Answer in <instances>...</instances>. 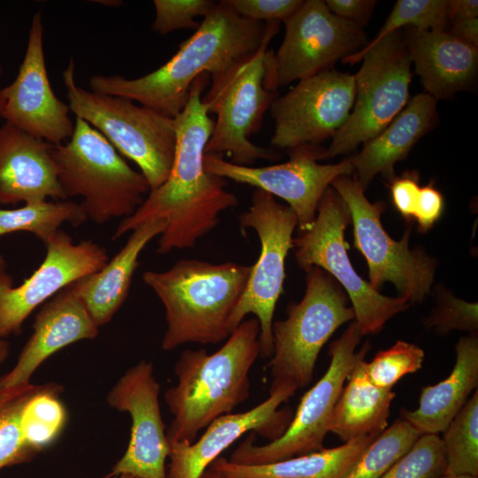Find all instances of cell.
Here are the masks:
<instances>
[{"label":"cell","mask_w":478,"mask_h":478,"mask_svg":"<svg viewBox=\"0 0 478 478\" xmlns=\"http://www.w3.org/2000/svg\"><path fill=\"white\" fill-rule=\"evenodd\" d=\"M280 22L273 21L261 46L226 71L211 76V86L202 96L209 114L216 115L204 154L228 158L230 162L253 166L258 159H275L271 150L258 146L249 138L262 125L278 93L265 86L268 46L278 33Z\"/></svg>","instance_id":"52a82bcc"},{"label":"cell","mask_w":478,"mask_h":478,"mask_svg":"<svg viewBox=\"0 0 478 478\" xmlns=\"http://www.w3.org/2000/svg\"><path fill=\"white\" fill-rule=\"evenodd\" d=\"M363 60L354 74L356 94L351 112L320 155L329 159L354 150L382 132L405 107L412 81V60L404 34H389L374 46L343 59L353 65Z\"/></svg>","instance_id":"9c48e42d"},{"label":"cell","mask_w":478,"mask_h":478,"mask_svg":"<svg viewBox=\"0 0 478 478\" xmlns=\"http://www.w3.org/2000/svg\"><path fill=\"white\" fill-rule=\"evenodd\" d=\"M10 352V343L5 339L0 336V364L3 363L8 357Z\"/></svg>","instance_id":"f6af8a7d"},{"label":"cell","mask_w":478,"mask_h":478,"mask_svg":"<svg viewBox=\"0 0 478 478\" xmlns=\"http://www.w3.org/2000/svg\"><path fill=\"white\" fill-rule=\"evenodd\" d=\"M239 15L258 22L284 21L303 4L302 0H224Z\"/></svg>","instance_id":"f35d334b"},{"label":"cell","mask_w":478,"mask_h":478,"mask_svg":"<svg viewBox=\"0 0 478 478\" xmlns=\"http://www.w3.org/2000/svg\"><path fill=\"white\" fill-rule=\"evenodd\" d=\"M405 41L427 94L436 100L447 99L474 85L478 48L457 39L448 30L409 27Z\"/></svg>","instance_id":"603a6c76"},{"label":"cell","mask_w":478,"mask_h":478,"mask_svg":"<svg viewBox=\"0 0 478 478\" xmlns=\"http://www.w3.org/2000/svg\"><path fill=\"white\" fill-rule=\"evenodd\" d=\"M436 305L424 319V325L434 328L439 335L452 330L468 331L474 334L478 329L477 303L466 302L456 297L448 290L437 288Z\"/></svg>","instance_id":"8d00e7d4"},{"label":"cell","mask_w":478,"mask_h":478,"mask_svg":"<svg viewBox=\"0 0 478 478\" xmlns=\"http://www.w3.org/2000/svg\"><path fill=\"white\" fill-rule=\"evenodd\" d=\"M443 211L444 198L434 182L420 187L412 218L417 222L419 230L425 233L431 229Z\"/></svg>","instance_id":"60d3db41"},{"label":"cell","mask_w":478,"mask_h":478,"mask_svg":"<svg viewBox=\"0 0 478 478\" xmlns=\"http://www.w3.org/2000/svg\"><path fill=\"white\" fill-rule=\"evenodd\" d=\"M87 220L81 204L71 200L28 203L16 209H0V236L28 232L45 244L64 223L77 227Z\"/></svg>","instance_id":"f1b7e54d"},{"label":"cell","mask_w":478,"mask_h":478,"mask_svg":"<svg viewBox=\"0 0 478 478\" xmlns=\"http://www.w3.org/2000/svg\"><path fill=\"white\" fill-rule=\"evenodd\" d=\"M283 22L280 48L266 55L265 86L273 92L332 69L337 60L365 47L366 41L363 27L335 16L321 0L304 1Z\"/></svg>","instance_id":"5bb4252c"},{"label":"cell","mask_w":478,"mask_h":478,"mask_svg":"<svg viewBox=\"0 0 478 478\" xmlns=\"http://www.w3.org/2000/svg\"><path fill=\"white\" fill-rule=\"evenodd\" d=\"M294 394L289 389L270 393L268 398L249 411L215 419L192 443H169L166 478H201L221 452L249 431L271 441L277 439L291 420L290 412L279 407Z\"/></svg>","instance_id":"ffe728a7"},{"label":"cell","mask_w":478,"mask_h":478,"mask_svg":"<svg viewBox=\"0 0 478 478\" xmlns=\"http://www.w3.org/2000/svg\"><path fill=\"white\" fill-rule=\"evenodd\" d=\"M355 94L354 75L334 69L299 81L269 109L272 145L289 150L333 137L349 118Z\"/></svg>","instance_id":"2e32d148"},{"label":"cell","mask_w":478,"mask_h":478,"mask_svg":"<svg viewBox=\"0 0 478 478\" xmlns=\"http://www.w3.org/2000/svg\"><path fill=\"white\" fill-rule=\"evenodd\" d=\"M166 227V220H158L134 229L101 270L70 284L99 328L110 322L126 301L142 251Z\"/></svg>","instance_id":"d4e9b609"},{"label":"cell","mask_w":478,"mask_h":478,"mask_svg":"<svg viewBox=\"0 0 478 478\" xmlns=\"http://www.w3.org/2000/svg\"><path fill=\"white\" fill-rule=\"evenodd\" d=\"M417 171H407L395 176L389 182L391 200L395 209L407 220H412L420 189Z\"/></svg>","instance_id":"ab89813d"},{"label":"cell","mask_w":478,"mask_h":478,"mask_svg":"<svg viewBox=\"0 0 478 478\" xmlns=\"http://www.w3.org/2000/svg\"><path fill=\"white\" fill-rule=\"evenodd\" d=\"M425 358L424 351L411 343L399 340L387 350L379 351L366 363V374L376 387L391 389L405 375L420 370Z\"/></svg>","instance_id":"e575fe53"},{"label":"cell","mask_w":478,"mask_h":478,"mask_svg":"<svg viewBox=\"0 0 478 478\" xmlns=\"http://www.w3.org/2000/svg\"><path fill=\"white\" fill-rule=\"evenodd\" d=\"M363 335L354 320L329 346L330 363L323 376L303 396L285 432L266 444L254 443L253 432L232 453L241 465L276 462L323 449L334 407L358 358Z\"/></svg>","instance_id":"4fadbf2b"},{"label":"cell","mask_w":478,"mask_h":478,"mask_svg":"<svg viewBox=\"0 0 478 478\" xmlns=\"http://www.w3.org/2000/svg\"><path fill=\"white\" fill-rule=\"evenodd\" d=\"M62 390L55 382L38 385L23 407V439L36 454L51 445L66 424L67 412L60 399Z\"/></svg>","instance_id":"f546056e"},{"label":"cell","mask_w":478,"mask_h":478,"mask_svg":"<svg viewBox=\"0 0 478 478\" xmlns=\"http://www.w3.org/2000/svg\"><path fill=\"white\" fill-rule=\"evenodd\" d=\"M445 467L441 437L421 435L380 478H439L444 474Z\"/></svg>","instance_id":"d590c367"},{"label":"cell","mask_w":478,"mask_h":478,"mask_svg":"<svg viewBox=\"0 0 478 478\" xmlns=\"http://www.w3.org/2000/svg\"><path fill=\"white\" fill-rule=\"evenodd\" d=\"M242 231L251 228L260 243V251L245 289L229 320L232 331L248 314L259 324V356L271 358L274 351L272 326L277 301L283 293L285 259L293 248V233L297 227L295 212L278 203L274 197L255 189L248 211L239 217Z\"/></svg>","instance_id":"7c38bea8"},{"label":"cell","mask_w":478,"mask_h":478,"mask_svg":"<svg viewBox=\"0 0 478 478\" xmlns=\"http://www.w3.org/2000/svg\"><path fill=\"white\" fill-rule=\"evenodd\" d=\"M456 362L451 374L435 385L422 388L419 406L401 410V418L420 435H439L459 413L478 385V338L470 334L455 345Z\"/></svg>","instance_id":"484cf974"},{"label":"cell","mask_w":478,"mask_h":478,"mask_svg":"<svg viewBox=\"0 0 478 478\" xmlns=\"http://www.w3.org/2000/svg\"><path fill=\"white\" fill-rule=\"evenodd\" d=\"M420 436L400 417L376 436L343 478H380Z\"/></svg>","instance_id":"1f68e13d"},{"label":"cell","mask_w":478,"mask_h":478,"mask_svg":"<svg viewBox=\"0 0 478 478\" xmlns=\"http://www.w3.org/2000/svg\"><path fill=\"white\" fill-rule=\"evenodd\" d=\"M251 266L181 259L166 271H145L143 282L165 308L166 329L161 348L173 351L195 343L215 344L231 334L229 320Z\"/></svg>","instance_id":"277c9868"},{"label":"cell","mask_w":478,"mask_h":478,"mask_svg":"<svg viewBox=\"0 0 478 478\" xmlns=\"http://www.w3.org/2000/svg\"><path fill=\"white\" fill-rule=\"evenodd\" d=\"M39 267L19 286L7 272L0 274V336L19 335L30 313L61 289L101 270L109 260L105 248L91 240L74 243L58 230L45 244Z\"/></svg>","instance_id":"e0dca14e"},{"label":"cell","mask_w":478,"mask_h":478,"mask_svg":"<svg viewBox=\"0 0 478 478\" xmlns=\"http://www.w3.org/2000/svg\"><path fill=\"white\" fill-rule=\"evenodd\" d=\"M445 473L478 477V390L469 397L441 437Z\"/></svg>","instance_id":"4dcf8cb0"},{"label":"cell","mask_w":478,"mask_h":478,"mask_svg":"<svg viewBox=\"0 0 478 478\" xmlns=\"http://www.w3.org/2000/svg\"><path fill=\"white\" fill-rule=\"evenodd\" d=\"M369 350L370 343L366 341L358 351L347 384L333 410L329 432L344 443L364 436H379L388 428L396 394L391 389L374 386L367 378L365 357Z\"/></svg>","instance_id":"4316f807"},{"label":"cell","mask_w":478,"mask_h":478,"mask_svg":"<svg viewBox=\"0 0 478 478\" xmlns=\"http://www.w3.org/2000/svg\"><path fill=\"white\" fill-rule=\"evenodd\" d=\"M436 104L437 100L427 93L415 95L382 132L350 158L353 174L364 190L378 173L389 181L396 176L395 164L404 160L436 124Z\"/></svg>","instance_id":"cb8c5ba5"},{"label":"cell","mask_w":478,"mask_h":478,"mask_svg":"<svg viewBox=\"0 0 478 478\" xmlns=\"http://www.w3.org/2000/svg\"><path fill=\"white\" fill-rule=\"evenodd\" d=\"M330 186L348 207L354 245L367 263L370 285L378 289L391 282L409 303H421L431 291L436 261L419 249H410L412 227L406 228L400 241L394 240L381 220L386 204L371 203L353 173L336 177Z\"/></svg>","instance_id":"8fae6325"},{"label":"cell","mask_w":478,"mask_h":478,"mask_svg":"<svg viewBox=\"0 0 478 478\" xmlns=\"http://www.w3.org/2000/svg\"><path fill=\"white\" fill-rule=\"evenodd\" d=\"M376 436L261 465L235 464L219 457L209 467L220 478H343Z\"/></svg>","instance_id":"83f0119b"},{"label":"cell","mask_w":478,"mask_h":478,"mask_svg":"<svg viewBox=\"0 0 478 478\" xmlns=\"http://www.w3.org/2000/svg\"><path fill=\"white\" fill-rule=\"evenodd\" d=\"M153 364L141 360L128 368L106 396L107 404L131 417L130 439L124 455L102 478L127 474L139 478H166L169 442Z\"/></svg>","instance_id":"ac0fdd59"},{"label":"cell","mask_w":478,"mask_h":478,"mask_svg":"<svg viewBox=\"0 0 478 478\" xmlns=\"http://www.w3.org/2000/svg\"><path fill=\"white\" fill-rule=\"evenodd\" d=\"M325 3L335 16L361 27L368 22L376 5L374 0H327Z\"/></svg>","instance_id":"b9f144b4"},{"label":"cell","mask_w":478,"mask_h":478,"mask_svg":"<svg viewBox=\"0 0 478 478\" xmlns=\"http://www.w3.org/2000/svg\"><path fill=\"white\" fill-rule=\"evenodd\" d=\"M447 0H398L377 35L361 50H366L402 27L418 30H447ZM358 52V51H357Z\"/></svg>","instance_id":"836d02e7"},{"label":"cell","mask_w":478,"mask_h":478,"mask_svg":"<svg viewBox=\"0 0 478 478\" xmlns=\"http://www.w3.org/2000/svg\"><path fill=\"white\" fill-rule=\"evenodd\" d=\"M201 478H220V475L212 469H206Z\"/></svg>","instance_id":"bcb514c9"},{"label":"cell","mask_w":478,"mask_h":478,"mask_svg":"<svg viewBox=\"0 0 478 478\" xmlns=\"http://www.w3.org/2000/svg\"><path fill=\"white\" fill-rule=\"evenodd\" d=\"M98 330L99 327L71 286L61 289L37 312L33 333L16 365L0 376V390L30 383L35 370L50 356L78 341L96 338Z\"/></svg>","instance_id":"44dd1931"},{"label":"cell","mask_w":478,"mask_h":478,"mask_svg":"<svg viewBox=\"0 0 478 478\" xmlns=\"http://www.w3.org/2000/svg\"><path fill=\"white\" fill-rule=\"evenodd\" d=\"M155 19L152 29L166 35L189 28L196 30L200 22L195 18L205 17L216 4L211 0H154Z\"/></svg>","instance_id":"74e56055"},{"label":"cell","mask_w":478,"mask_h":478,"mask_svg":"<svg viewBox=\"0 0 478 478\" xmlns=\"http://www.w3.org/2000/svg\"><path fill=\"white\" fill-rule=\"evenodd\" d=\"M259 324L243 320L215 352L184 350L174 365L177 383L165 392L173 414L169 443H192L200 430L250 397L249 373L259 356Z\"/></svg>","instance_id":"3957f363"},{"label":"cell","mask_w":478,"mask_h":478,"mask_svg":"<svg viewBox=\"0 0 478 478\" xmlns=\"http://www.w3.org/2000/svg\"><path fill=\"white\" fill-rule=\"evenodd\" d=\"M6 271V261L0 254V274Z\"/></svg>","instance_id":"7dc6e473"},{"label":"cell","mask_w":478,"mask_h":478,"mask_svg":"<svg viewBox=\"0 0 478 478\" xmlns=\"http://www.w3.org/2000/svg\"><path fill=\"white\" fill-rule=\"evenodd\" d=\"M447 15L450 23L475 19L478 16V2L476 0L448 1Z\"/></svg>","instance_id":"7bdbcfd3"},{"label":"cell","mask_w":478,"mask_h":478,"mask_svg":"<svg viewBox=\"0 0 478 478\" xmlns=\"http://www.w3.org/2000/svg\"><path fill=\"white\" fill-rule=\"evenodd\" d=\"M305 272L303 298L287 307L285 320L273 322L269 394L307 386L324 344L339 327L355 319L344 291L328 273L317 266Z\"/></svg>","instance_id":"ba28073f"},{"label":"cell","mask_w":478,"mask_h":478,"mask_svg":"<svg viewBox=\"0 0 478 478\" xmlns=\"http://www.w3.org/2000/svg\"><path fill=\"white\" fill-rule=\"evenodd\" d=\"M51 153L66 198L81 197L88 220L98 225L131 216L150 190L143 174L81 119L75 118L69 140L51 144Z\"/></svg>","instance_id":"5b68a950"},{"label":"cell","mask_w":478,"mask_h":478,"mask_svg":"<svg viewBox=\"0 0 478 478\" xmlns=\"http://www.w3.org/2000/svg\"><path fill=\"white\" fill-rule=\"evenodd\" d=\"M73 59L63 71L70 111L102 134L117 151L134 161L150 190L167 179L175 154L174 119L134 101L77 85Z\"/></svg>","instance_id":"8992f818"},{"label":"cell","mask_w":478,"mask_h":478,"mask_svg":"<svg viewBox=\"0 0 478 478\" xmlns=\"http://www.w3.org/2000/svg\"><path fill=\"white\" fill-rule=\"evenodd\" d=\"M351 222L348 207L330 186L323 194L312 226L293 238L295 259L306 271L317 266L328 273L345 289L361 335L381 331L395 315L405 312L410 303L402 297L382 295L354 270L344 238Z\"/></svg>","instance_id":"30bf717a"},{"label":"cell","mask_w":478,"mask_h":478,"mask_svg":"<svg viewBox=\"0 0 478 478\" xmlns=\"http://www.w3.org/2000/svg\"><path fill=\"white\" fill-rule=\"evenodd\" d=\"M38 385L31 382L0 390V470L32 460L36 453L26 443L21 432V413Z\"/></svg>","instance_id":"d6a6232c"},{"label":"cell","mask_w":478,"mask_h":478,"mask_svg":"<svg viewBox=\"0 0 478 478\" xmlns=\"http://www.w3.org/2000/svg\"><path fill=\"white\" fill-rule=\"evenodd\" d=\"M1 73H2V69H1V66H0V75H1ZM4 104V99L2 89H0V118L2 116V111H3Z\"/></svg>","instance_id":"c3c4849f"},{"label":"cell","mask_w":478,"mask_h":478,"mask_svg":"<svg viewBox=\"0 0 478 478\" xmlns=\"http://www.w3.org/2000/svg\"><path fill=\"white\" fill-rule=\"evenodd\" d=\"M448 31L457 39L478 48V18L453 22Z\"/></svg>","instance_id":"ee69618b"},{"label":"cell","mask_w":478,"mask_h":478,"mask_svg":"<svg viewBox=\"0 0 478 478\" xmlns=\"http://www.w3.org/2000/svg\"><path fill=\"white\" fill-rule=\"evenodd\" d=\"M208 81L207 73L197 78L185 108L174 118L176 148L167 179L150 190L134 214L120 221L112 239L164 220L166 227L156 252L189 249L219 225L223 212L238 204L235 195L226 189L227 180L204 167V149L214 126L202 100Z\"/></svg>","instance_id":"6da1fadb"},{"label":"cell","mask_w":478,"mask_h":478,"mask_svg":"<svg viewBox=\"0 0 478 478\" xmlns=\"http://www.w3.org/2000/svg\"><path fill=\"white\" fill-rule=\"evenodd\" d=\"M272 22L246 19L221 0L163 66L135 79L95 74L89 79L90 89L94 92L130 99L174 119L185 108L191 86L197 77L204 73L210 76L220 73L255 52L264 42Z\"/></svg>","instance_id":"7a4b0ae2"},{"label":"cell","mask_w":478,"mask_h":478,"mask_svg":"<svg viewBox=\"0 0 478 478\" xmlns=\"http://www.w3.org/2000/svg\"><path fill=\"white\" fill-rule=\"evenodd\" d=\"M1 118L52 145L69 140L74 122L68 104L54 94L45 64L41 12L31 22L23 61L14 81L2 89Z\"/></svg>","instance_id":"d6986e66"},{"label":"cell","mask_w":478,"mask_h":478,"mask_svg":"<svg viewBox=\"0 0 478 478\" xmlns=\"http://www.w3.org/2000/svg\"><path fill=\"white\" fill-rule=\"evenodd\" d=\"M66 200L51 144L5 122L0 126V204Z\"/></svg>","instance_id":"7402d4cb"},{"label":"cell","mask_w":478,"mask_h":478,"mask_svg":"<svg viewBox=\"0 0 478 478\" xmlns=\"http://www.w3.org/2000/svg\"><path fill=\"white\" fill-rule=\"evenodd\" d=\"M439 478H478V477H473V476H466V475H449V474H443Z\"/></svg>","instance_id":"681fc988"},{"label":"cell","mask_w":478,"mask_h":478,"mask_svg":"<svg viewBox=\"0 0 478 478\" xmlns=\"http://www.w3.org/2000/svg\"><path fill=\"white\" fill-rule=\"evenodd\" d=\"M324 150L314 144L300 145L289 150L286 162L266 166H239L204 154V167L209 173L283 199L295 212L299 232H303L314 221L319 203L331 182L338 176L353 173L350 158L336 164H320Z\"/></svg>","instance_id":"9a60e30c"},{"label":"cell","mask_w":478,"mask_h":478,"mask_svg":"<svg viewBox=\"0 0 478 478\" xmlns=\"http://www.w3.org/2000/svg\"><path fill=\"white\" fill-rule=\"evenodd\" d=\"M111 478H139V477L132 475V474H121L116 476H112Z\"/></svg>","instance_id":"f907efd6"}]
</instances>
